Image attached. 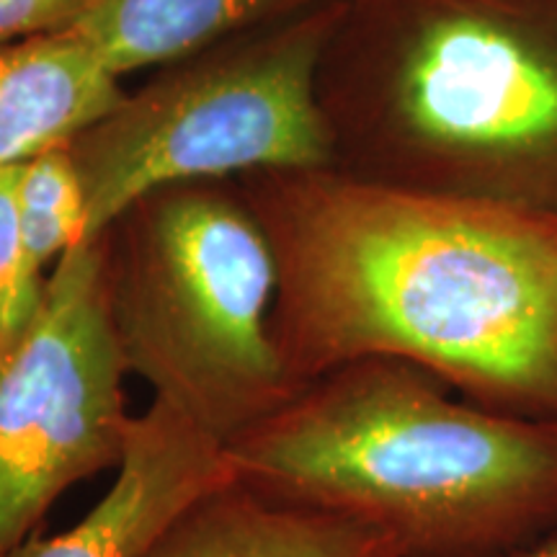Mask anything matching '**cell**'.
<instances>
[{
    "label": "cell",
    "mask_w": 557,
    "mask_h": 557,
    "mask_svg": "<svg viewBox=\"0 0 557 557\" xmlns=\"http://www.w3.org/2000/svg\"><path fill=\"white\" fill-rule=\"evenodd\" d=\"M320 45L318 24L297 26L124 99L73 152L86 189V240L186 181L323 165L331 139L312 81Z\"/></svg>",
    "instance_id": "277c9868"
},
{
    "label": "cell",
    "mask_w": 557,
    "mask_h": 557,
    "mask_svg": "<svg viewBox=\"0 0 557 557\" xmlns=\"http://www.w3.org/2000/svg\"><path fill=\"white\" fill-rule=\"evenodd\" d=\"M120 75L73 32L0 47V165L65 148L122 107Z\"/></svg>",
    "instance_id": "ba28073f"
},
{
    "label": "cell",
    "mask_w": 557,
    "mask_h": 557,
    "mask_svg": "<svg viewBox=\"0 0 557 557\" xmlns=\"http://www.w3.org/2000/svg\"><path fill=\"white\" fill-rule=\"evenodd\" d=\"M508 557H557V532L549 534V537H545V540L534 542V545L519 549V553L508 555Z\"/></svg>",
    "instance_id": "5bb4252c"
},
{
    "label": "cell",
    "mask_w": 557,
    "mask_h": 557,
    "mask_svg": "<svg viewBox=\"0 0 557 557\" xmlns=\"http://www.w3.org/2000/svg\"><path fill=\"white\" fill-rule=\"evenodd\" d=\"M45 271L34 267L21 233L16 165H0V359L32 323L45 295Z\"/></svg>",
    "instance_id": "7c38bea8"
},
{
    "label": "cell",
    "mask_w": 557,
    "mask_h": 557,
    "mask_svg": "<svg viewBox=\"0 0 557 557\" xmlns=\"http://www.w3.org/2000/svg\"><path fill=\"white\" fill-rule=\"evenodd\" d=\"M225 457L235 483L380 529L403 557H508L557 532V418L455 398L408 361L305 382Z\"/></svg>",
    "instance_id": "7a4b0ae2"
},
{
    "label": "cell",
    "mask_w": 557,
    "mask_h": 557,
    "mask_svg": "<svg viewBox=\"0 0 557 557\" xmlns=\"http://www.w3.org/2000/svg\"><path fill=\"white\" fill-rule=\"evenodd\" d=\"M227 483L225 447L152 400L103 496L75 524L32 534L9 557H139L194 500Z\"/></svg>",
    "instance_id": "52a82bcc"
},
{
    "label": "cell",
    "mask_w": 557,
    "mask_h": 557,
    "mask_svg": "<svg viewBox=\"0 0 557 557\" xmlns=\"http://www.w3.org/2000/svg\"><path fill=\"white\" fill-rule=\"evenodd\" d=\"M408 127L436 148L519 160L557 152V52L513 21L457 11L418 34L400 70Z\"/></svg>",
    "instance_id": "8992f818"
},
{
    "label": "cell",
    "mask_w": 557,
    "mask_h": 557,
    "mask_svg": "<svg viewBox=\"0 0 557 557\" xmlns=\"http://www.w3.org/2000/svg\"><path fill=\"white\" fill-rule=\"evenodd\" d=\"M287 0H81L62 29L116 75L191 54Z\"/></svg>",
    "instance_id": "30bf717a"
},
{
    "label": "cell",
    "mask_w": 557,
    "mask_h": 557,
    "mask_svg": "<svg viewBox=\"0 0 557 557\" xmlns=\"http://www.w3.org/2000/svg\"><path fill=\"white\" fill-rule=\"evenodd\" d=\"M107 299V240L54 263L16 346L0 359V557L39 532L83 480L114 472L137 413Z\"/></svg>",
    "instance_id": "5b68a950"
},
{
    "label": "cell",
    "mask_w": 557,
    "mask_h": 557,
    "mask_svg": "<svg viewBox=\"0 0 557 557\" xmlns=\"http://www.w3.org/2000/svg\"><path fill=\"white\" fill-rule=\"evenodd\" d=\"M16 207L21 233L39 271L86 243V189L67 145L16 165Z\"/></svg>",
    "instance_id": "8fae6325"
},
{
    "label": "cell",
    "mask_w": 557,
    "mask_h": 557,
    "mask_svg": "<svg viewBox=\"0 0 557 557\" xmlns=\"http://www.w3.org/2000/svg\"><path fill=\"white\" fill-rule=\"evenodd\" d=\"M139 557H403L361 521L227 483L178 513Z\"/></svg>",
    "instance_id": "9c48e42d"
},
{
    "label": "cell",
    "mask_w": 557,
    "mask_h": 557,
    "mask_svg": "<svg viewBox=\"0 0 557 557\" xmlns=\"http://www.w3.org/2000/svg\"><path fill=\"white\" fill-rule=\"evenodd\" d=\"M107 235V299L124 369L152 400L227 447L292 398L274 333L278 269L256 214L169 191Z\"/></svg>",
    "instance_id": "3957f363"
},
{
    "label": "cell",
    "mask_w": 557,
    "mask_h": 557,
    "mask_svg": "<svg viewBox=\"0 0 557 557\" xmlns=\"http://www.w3.org/2000/svg\"><path fill=\"white\" fill-rule=\"evenodd\" d=\"M292 385L359 359L557 418V218L478 194L310 181L259 214Z\"/></svg>",
    "instance_id": "6da1fadb"
},
{
    "label": "cell",
    "mask_w": 557,
    "mask_h": 557,
    "mask_svg": "<svg viewBox=\"0 0 557 557\" xmlns=\"http://www.w3.org/2000/svg\"><path fill=\"white\" fill-rule=\"evenodd\" d=\"M78 5L81 0H0V47L60 32Z\"/></svg>",
    "instance_id": "4fadbf2b"
}]
</instances>
